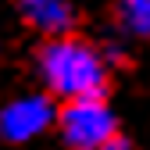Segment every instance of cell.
<instances>
[{
    "instance_id": "obj_6",
    "label": "cell",
    "mask_w": 150,
    "mask_h": 150,
    "mask_svg": "<svg viewBox=\"0 0 150 150\" xmlns=\"http://www.w3.org/2000/svg\"><path fill=\"white\" fill-rule=\"evenodd\" d=\"M100 150H129V146H125L122 139H111V143H107V146H100Z\"/></svg>"
},
{
    "instance_id": "obj_5",
    "label": "cell",
    "mask_w": 150,
    "mask_h": 150,
    "mask_svg": "<svg viewBox=\"0 0 150 150\" xmlns=\"http://www.w3.org/2000/svg\"><path fill=\"white\" fill-rule=\"evenodd\" d=\"M118 22L132 36H150V0H122L118 4Z\"/></svg>"
},
{
    "instance_id": "obj_4",
    "label": "cell",
    "mask_w": 150,
    "mask_h": 150,
    "mask_svg": "<svg viewBox=\"0 0 150 150\" xmlns=\"http://www.w3.org/2000/svg\"><path fill=\"white\" fill-rule=\"evenodd\" d=\"M18 11H22V18L32 29L47 32L50 40H54V36H64L71 29V7H68V0H18Z\"/></svg>"
},
{
    "instance_id": "obj_3",
    "label": "cell",
    "mask_w": 150,
    "mask_h": 150,
    "mask_svg": "<svg viewBox=\"0 0 150 150\" xmlns=\"http://www.w3.org/2000/svg\"><path fill=\"white\" fill-rule=\"evenodd\" d=\"M50 100L47 97H25V100H14L0 111V136L11 139V143H22L32 139L36 132H43L50 125Z\"/></svg>"
},
{
    "instance_id": "obj_2",
    "label": "cell",
    "mask_w": 150,
    "mask_h": 150,
    "mask_svg": "<svg viewBox=\"0 0 150 150\" xmlns=\"http://www.w3.org/2000/svg\"><path fill=\"white\" fill-rule=\"evenodd\" d=\"M61 136L71 150H100L111 139H118V125L111 107L100 97H79L61 107Z\"/></svg>"
},
{
    "instance_id": "obj_1",
    "label": "cell",
    "mask_w": 150,
    "mask_h": 150,
    "mask_svg": "<svg viewBox=\"0 0 150 150\" xmlns=\"http://www.w3.org/2000/svg\"><path fill=\"white\" fill-rule=\"evenodd\" d=\"M40 71L50 82V89L64 100L100 97L107 89L104 57L86 40H75V36H54L40 47Z\"/></svg>"
}]
</instances>
